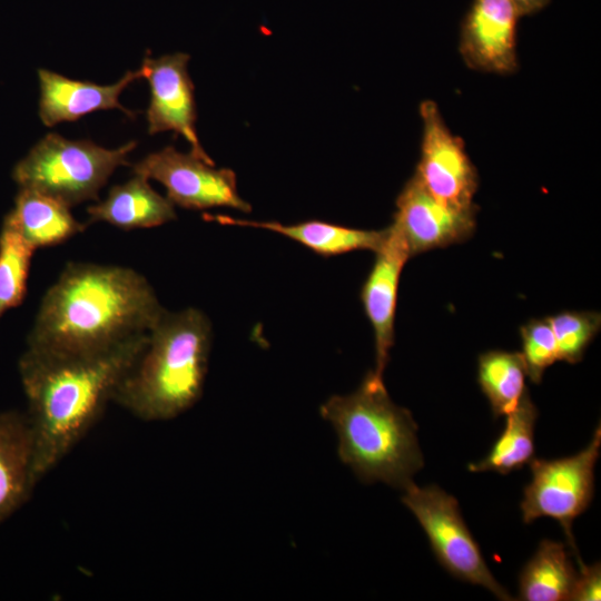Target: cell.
<instances>
[{
	"instance_id": "1",
	"label": "cell",
	"mask_w": 601,
	"mask_h": 601,
	"mask_svg": "<svg viewBox=\"0 0 601 601\" xmlns=\"http://www.w3.org/2000/svg\"><path fill=\"white\" fill-rule=\"evenodd\" d=\"M148 333L92 352H50L27 346L18 370L27 400L24 413L38 483L100 418L145 347Z\"/></svg>"
},
{
	"instance_id": "2",
	"label": "cell",
	"mask_w": 601,
	"mask_h": 601,
	"mask_svg": "<svg viewBox=\"0 0 601 601\" xmlns=\"http://www.w3.org/2000/svg\"><path fill=\"white\" fill-rule=\"evenodd\" d=\"M164 309L146 277L129 267L69 263L46 292L27 346L105 349L148 333Z\"/></svg>"
},
{
	"instance_id": "3",
	"label": "cell",
	"mask_w": 601,
	"mask_h": 601,
	"mask_svg": "<svg viewBox=\"0 0 601 601\" xmlns=\"http://www.w3.org/2000/svg\"><path fill=\"white\" fill-rule=\"evenodd\" d=\"M210 347L211 325L201 311L164 309L112 402L145 422L177 417L201 396Z\"/></svg>"
},
{
	"instance_id": "4",
	"label": "cell",
	"mask_w": 601,
	"mask_h": 601,
	"mask_svg": "<svg viewBox=\"0 0 601 601\" xmlns=\"http://www.w3.org/2000/svg\"><path fill=\"white\" fill-rule=\"evenodd\" d=\"M321 415L338 435L339 459L364 483L404 490L424 465L411 412L391 400L374 371L355 392L331 396Z\"/></svg>"
},
{
	"instance_id": "5",
	"label": "cell",
	"mask_w": 601,
	"mask_h": 601,
	"mask_svg": "<svg viewBox=\"0 0 601 601\" xmlns=\"http://www.w3.org/2000/svg\"><path fill=\"white\" fill-rule=\"evenodd\" d=\"M137 142L107 149L91 140H69L46 135L13 168L20 188L43 193L72 207L98 200V193L119 166H127Z\"/></svg>"
},
{
	"instance_id": "6",
	"label": "cell",
	"mask_w": 601,
	"mask_h": 601,
	"mask_svg": "<svg viewBox=\"0 0 601 601\" xmlns=\"http://www.w3.org/2000/svg\"><path fill=\"white\" fill-rule=\"evenodd\" d=\"M403 491L402 502L421 524L439 563L456 579L481 585L500 600H512L491 573L457 500L437 485L421 487L412 482Z\"/></svg>"
},
{
	"instance_id": "7",
	"label": "cell",
	"mask_w": 601,
	"mask_h": 601,
	"mask_svg": "<svg viewBox=\"0 0 601 601\" xmlns=\"http://www.w3.org/2000/svg\"><path fill=\"white\" fill-rule=\"evenodd\" d=\"M601 428L595 427L591 442L579 453L554 460L533 459L532 479L524 487L520 504L523 522L539 518L556 520L572 553L584 565L572 533V523L590 505L594 493V466L600 455Z\"/></svg>"
},
{
	"instance_id": "8",
	"label": "cell",
	"mask_w": 601,
	"mask_h": 601,
	"mask_svg": "<svg viewBox=\"0 0 601 601\" xmlns=\"http://www.w3.org/2000/svg\"><path fill=\"white\" fill-rule=\"evenodd\" d=\"M134 174L159 181L167 198L179 207L203 210L228 207L244 213L252 210L238 191L236 175L229 168H215L191 152L174 147L149 154L132 166Z\"/></svg>"
},
{
	"instance_id": "9",
	"label": "cell",
	"mask_w": 601,
	"mask_h": 601,
	"mask_svg": "<svg viewBox=\"0 0 601 601\" xmlns=\"http://www.w3.org/2000/svg\"><path fill=\"white\" fill-rule=\"evenodd\" d=\"M421 155L414 175L435 197L459 206L473 205L479 177L463 141L447 127L436 102L420 106Z\"/></svg>"
},
{
	"instance_id": "10",
	"label": "cell",
	"mask_w": 601,
	"mask_h": 601,
	"mask_svg": "<svg viewBox=\"0 0 601 601\" xmlns=\"http://www.w3.org/2000/svg\"><path fill=\"white\" fill-rule=\"evenodd\" d=\"M393 224L411 257L469 239L476 228V207L446 203L432 195L413 175L396 199Z\"/></svg>"
},
{
	"instance_id": "11",
	"label": "cell",
	"mask_w": 601,
	"mask_h": 601,
	"mask_svg": "<svg viewBox=\"0 0 601 601\" xmlns=\"http://www.w3.org/2000/svg\"><path fill=\"white\" fill-rule=\"evenodd\" d=\"M188 61L189 55L184 52L144 59L140 69L150 86L148 132L171 130L181 135L190 144L193 155L214 165L196 132L194 85L187 69Z\"/></svg>"
},
{
	"instance_id": "12",
	"label": "cell",
	"mask_w": 601,
	"mask_h": 601,
	"mask_svg": "<svg viewBox=\"0 0 601 601\" xmlns=\"http://www.w3.org/2000/svg\"><path fill=\"white\" fill-rule=\"evenodd\" d=\"M511 0H474L463 22L460 52L472 69L510 75L518 68L516 27Z\"/></svg>"
},
{
	"instance_id": "13",
	"label": "cell",
	"mask_w": 601,
	"mask_h": 601,
	"mask_svg": "<svg viewBox=\"0 0 601 601\" xmlns=\"http://www.w3.org/2000/svg\"><path fill=\"white\" fill-rule=\"evenodd\" d=\"M361 290L365 314L375 341V374L383 376L394 344V321L402 269L411 258L407 244L392 223Z\"/></svg>"
},
{
	"instance_id": "14",
	"label": "cell",
	"mask_w": 601,
	"mask_h": 601,
	"mask_svg": "<svg viewBox=\"0 0 601 601\" xmlns=\"http://www.w3.org/2000/svg\"><path fill=\"white\" fill-rule=\"evenodd\" d=\"M41 121L52 127L62 121H75L101 109L117 108L130 117L135 114L119 102L122 90L136 79L142 78L141 69L126 72L114 85L100 86L89 81L72 80L60 73L39 69Z\"/></svg>"
},
{
	"instance_id": "15",
	"label": "cell",
	"mask_w": 601,
	"mask_h": 601,
	"mask_svg": "<svg viewBox=\"0 0 601 601\" xmlns=\"http://www.w3.org/2000/svg\"><path fill=\"white\" fill-rule=\"evenodd\" d=\"M38 484L33 443L24 412H0V523L16 513Z\"/></svg>"
},
{
	"instance_id": "16",
	"label": "cell",
	"mask_w": 601,
	"mask_h": 601,
	"mask_svg": "<svg viewBox=\"0 0 601 601\" xmlns=\"http://www.w3.org/2000/svg\"><path fill=\"white\" fill-rule=\"evenodd\" d=\"M2 227L18 234L35 250L59 245L85 230L63 203L30 188H20Z\"/></svg>"
},
{
	"instance_id": "17",
	"label": "cell",
	"mask_w": 601,
	"mask_h": 601,
	"mask_svg": "<svg viewBox=\"0 0 601 601\" xmlns=\"http://www.w3.org/2000/svg\"><path fill=\"white\" fill-rule=\"evenodd\" d=\"M88 224L105 221L124 230L150 228L176 219L174 204L159 195L142 175L114 186L108 196L87 208Z\"/></svg>"
},
{
	"instance_id": "18",
	"label": "cell",
	"mask_w": 601,
	"mask_h": 601,
	"mask_svg": "<svg viewBox=\"0 0 601 601\" xmlns=\"http://www.w3.org/2000/svg\"><path fill=\"white\" fill-rule=\"evenodd\" d=\"M208 218L223 225L253 227L277 233L299 243L323 257L336 256L354 250L376 252L387 235V228L382 230H365L321 220L286 225L277 221L239 219L224 215L208 216Z\"/></svg>"
},
{
	"instance_id": "19",
	"label": "cell",
	"mask_w": 601,
	"mask_h": 601,
	"mask_svg": "<svg viewBox=\"0 0 601 601\" xmlns=\"http://www.w3.org/2000/svg\"><path fill=\"white\" fill-rule=\"evenodd\" d=\"M578 573L562 542L543 540L520 572L519 600H571Z\"/></svg>"
},
{
	"instance_id": "20",
	"label": "cell",
	"mask_w": 601,
	"mask_h": 601,
	"mask_svg": "<svg viewBox=\"0 0 601 601\" xmlns=\"http://www.w3.org/2000/svg\"><path fill=\"white\" fill-rule=\"evenodd\" d=\"M536 418L538 410L526 391L519 405L505 415L504 428L487 455L479 462L470 463L469 471H492L506 475L529 464L535 454Z\"/></svg>"
},
{
	"instance_id": "21",
	"label": "cell",
	"mask_w": 601,
	"mask_h": 601,
	"mask_svg": "<svg viewBox=\"0 0 601 601\" xmlns=\"http://www.w3.org/2000/svg\"><path fill=\"white\" fill-rule=\"evenodd\" d=\"M526 368L520 352L487 351L479 356L477 382L494 417L506 415L528 391Z\"/></svg>"
},
{
	"instance_id": "22",
	"label": "cell",
	"mask_w": 601,
	"mask_h": 601,
	"mask_svg": "<svg viewBox=\"0 0 601 601\" xmlns=\"http://www.w3.org/2000/svg\"><path fill=\"white\" fill-rule=\"evenodd\" d=\"M35 249L18 234L2 227L0 231V319L19 306L27 292V280Z\"/></svg>"
},
{
	"instance_id": "23",
	"label": "cell",
	"mask_w": 601,
	"mask_h": 601,
	"mask_svg": "<svg viewBox=\"0 0 601 601\" xmlns=\"http://www.w3.org/2000/svg\"><path fill=\"white\" fill-rule=\"evenodd\" d=\"M551 324L559 361L575 364L601 328V315L592 311H564L548 316Z\"/></svg>"
},
{
	"instance_id": "24",
	"label": "cell",
	"mask_w": 601,
	"mask_h": 601,
	"mask_svg": "<svg viewBox=\"0 0 601 601\" xmlns=\"http://www.w3.org/2000/svg\"><path fill=\"white\" fill-rule=\"evenodd\" d=\"M520 334L526 376L531 382L539 384L545 370L559 361L556 342L549 318L530 319L521 326Z\"/></svg>"
},
{
	"instance_id": "25",
	"label": "cell",
	"mask_w": 601,
	"mask_h": 601,
	"mask_svg": "<svg viewBox=\"0 0 601 601\" xmlns=\"http://www.w3.org/2000/svg\"><path fill=\"white\" fill-rule=\"evenodd\" d=\"M601 566L600 562L592 565H582L572 592L573 601H599L601 598Z\"/></svg>"
},
{
	"instance_id": "26",
	"label": "cell",
	"mask_w": 601,
	"mask_h": 601,
	"mask_svg": "<svg viewBox=\"0 0 601 601\" xmlns=\"http://www.w3.org/2000/svg\"><path fill=\"white\" fill-rule=\"evenodd\" d=\"M550 0H511L520 16L541 10Z\"/></svg>"
}]
</instances>
